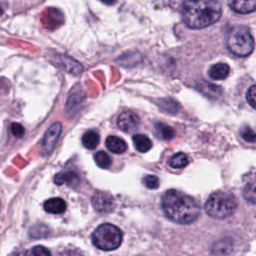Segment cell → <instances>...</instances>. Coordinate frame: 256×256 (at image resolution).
Masks as SVG:
<instances>
[{
  "label": "cell",
  "mask_w": 256,
  "mask_h": 256,
  "mask_svg": "<svg viewBox=\"0 0 256 256\" xmlns=\"http://www.w3.org/2000/svg\"><path fill=\"white\" fill-rule=\"evenodd\" d=\"M121 230L110 223L101 224L92 233L93 244L104 251L117 249L122 242Z\"/></svg>",
  "instance_id": "5b68a950"
},
{
  "label": "cell",
  "mask_w": 256,
  "mask_h": 256,
  "mask_svg": "<svg viewBox=\"0 0 256 256\" xmlns=\"http://www.w3.org/2000/svg\"><path fill=\"white\" fill-rule=\"evenodd\" d=\"M133 143L135 148L142 153L149 151L152 147L151 140L146 135H143V134H135L133 136Z\"/></svg>",
  "instance_id": "9a60e30c"
},
{
  "label": "cell",
  "mask_w": 256,
  "mask_h": 256,
  "mask_svg": "<svg viewBox=\"0 0 256 256\" xmlns=\"http://www.w3.org/2000/svg\"><path fill=\"white\" fill-rule=\"evenodd\" d=\"M143 184L149 189H156L159 187V179L154 175H147L143 178Z\"/></svg>",
  "instance_id": "44dd1931"
},
{
  "label": "cell",
  "mask_w": 256,
  "mask_h": 256,
  "mask_svg": "<svg viewBox=\"0 0 256 256\" xmlns=\"http://www.w3.org/2000/svg\"><path fill=\"white\" fill-rule=\"evenodd\" d=\"M155 131L157 136L163 140H171L175 137V131L172 127L161 122L155 124Z\"/></svg>",
  "instance_id": "2e32d148"
},
{
  "label": "cell",
  "mask_w": 256,
  "mask_h": 256,
  "mask_svg": "<svg viewBox=\"0 0 256 256\" xmlns=\"http://www.w3.org/2000/svg\"><path fill=\"white\" fill-rule=\"evenodd\" d=\"M161 206L164 214L171 221L179 224H190L200 214V207L196 200L175 189L167 190L163 194Z\"/></svg>",
  "instance_id": "7a4b0ae2"
},
{
  "label": "cell",
  "mask_w": 256,
  "mask_h": 256,
  "mask_svg": "<svg viewBox=\"0 0 256 256\" xmlns=\"http://www.w3.org/2000/svg\"><path fill=\"white\" fill-rule=\"evenodd\" d=\"M99 1L103 2L106 5H113L117 2V0H99Z\"/></svg>",
  "instance_id": "4316f807"
},
{
  "label": "cell",
  "mask_w": 256,
  "mask_h": 256,
  "mask_svg": "<svg viewBox=\"0 0 256 256\" xmlns=\"http://www.w3.org/2000/svg\"><path fill=\"white\" fill-rule=\"evenodd\" d=\"M31 253L33 255H40V256L41 255H50L51 254L50 251L47 250L46 248H44L43 246H35V247H33Z\"/></svg>",
  "instance_id": "484cf974"
},
{
  "label": "cell",
  "mask_w": 256,
  "mask_h": 256,
  "mask_svg": "<svg viewBox=\"0 0 256 256\" xmlns=\"http://www.w3.org/2000/svg\"><path fill=\"white\" fill-rule=\"evenodd\" d=\"M255 99H256V86L252 85L246 93V100L252 108H255Z\"/></svg>",
  "instance_id": "603a6c76"
},
{
  "label": "cell",
  "mask_w": 256,
  "mask_h": 256,
  "mask_svg": "<svg viewBox=\"0 0 256 256\" xmlns=\"http://www.w3.org/2000/svg\"><path fill=\"white\" fill-rule=\"evenodd\" d=\"M44 210L51 214H60L66 210V202L59 197L50 198L44 203Z\"/></svg>",
  "instance_id": "7c38bea8"
},
{
  "label": "cell",
  "mask_w": 256,
  "mask_h": 256,
  "mask_svg": "<svg viewBox=\"0 0 256 256\" xmlns=\"http://www.w3.org/2000/svg\"><path fill=\"white\" fill-rule=\"evenodd\" d=\"M229 7L240 14L254 12L256 9V0H227Z\"/></svg>",
  "instance_id": "9c48e42d"
},
{
  "label": "cell",
  "mask_w": 256,
  "mask_h": 256,
  "mask_svg": "<svg viewBox=\"0 0 256 256\" xmlns=\"http://www.w3.org/2000/svg\"><path fill=\"white\" fill-rule=\"evenodd\" d=\"M79 181H80L79 175L75 171H72V170L62 171V172L56 174L54 177V182L57 185L66 184L70 187H74L79 183Z\"/></svg>",
  "instance_id": "8fae6325"
},
{
  "label": "cell",
  "mask_w": 256,
  "mask_h": 256,
  "mask_svg": "<svg viewBox=\"0 0 256 256\" xmlns=\"http://www.w3.org/2000/svg\"><path fill=\"white\" fill-rule=\"evenodd\" d=\"M94 160L96 164L101 167V168H108L111 165V158L110 156L104 152V151H99L94 155Z\"/></svg>",
  "instance_id": "ffe728a7"
},
{
  "label": "cell",
  "mask_w": 256,
  "mask_h": 256,
  "mask_svg": "<svg viewBox=\"0 0 256 256\" xmlns=\"http://www.w3.org/2000/svg\"><path fill=\"white\" fill-rule=\"evenodd\" d=\"M226 45L230 52L238 57H245L252 53L254 39L247 26H233L227 33Z\"/></svg>",
  "instance_id": "3957f363"
},
{
  "label": "cell",
  "mask_w": 256,
  "mask_h": 256,
  "mask_svg": "<svg viewBox=\"0 0 256 256\" xmlns=\"http://www.w3.org/2000/svg\"><path fill=\"white\" fill-rule=\"evenodd\" d=\"M56 63L61 69L67 71L68 73L80 74L83 70L82 65L78 61L67 55H59L56 58Z\"/></svg>",
  "instance_id": "30bf717a"
},
{
  "label": "cell",
  "mask_w": 256,
  "mask_h": 256,
  "mask_svg": "<svg viewBox=\"0 0 256 256\" xmlns=\"http://www.w3.org/2000/svg\"><path fill=\"white\" fill-rule=\"evenodd\" d=\"M199 90L203 94L207 95L208 97H218L222 93L220 87H218L214 84H211V83H207V82H204V83L200 84L199 85Z\"/></svg>",
  "instance_id": "ac0fdd59"
},
{
  "label": "cell",
  "mask_w": 256,
  "mask_h": 256,
  "mask_svg": "<svg viewBox=\"0 0 256 256\" xmlns=\"http://www.w3.org/2000/svg\"><path fill=\"white\" fill-rule=\"evenodd\" d=\"M62 132V125L59 122L53 123L45 132L41 143V154L49 155L55 148Z\"/></svg>",
  "instance_id": "8992f818"
},
{
  "label": "cell",
  "mask_w": 256,
  "mask_h": 256,
  "mask_svg": "<svg viewBox=\"0 0 256 256\" xmlns=\"http://www.w3.org/2000/svg\"><path fill=\"white\" fill-rule=\"evenodd\" d=\"M222 15L219 0H186L181 7L183 23L191 29H203L216 23Z\"/></svg>",
  "instance_id": "6da1fadb"
},
{
  "label": "cell",
  "mask_w": 256,
  "mask_h": 256,
  "mask_svg": "<svg viewBox=\"0 0 256 256\" xmlns=\"http://www.w3.org/2000/svg\"><path fill=\"white\" fill-rule=\"evenodd\" d=\"M91 201L94 209L100 213H108L114 208V199L106 192H96Z\"/></svg>",
  "instance_id": "52a82bcc"
},
{
  "label": "cell",
  "mask_w": 256,
  "mask_h": 256,
  "mask_svg": "<svg viewBox=\"0 0 256 256\" xmlns=\"http://www.w3.org/2000/svg\"><path fill=\"white\" fill-rule=\"evenodd\" d=\"M11 132H12V134H13L15 137L19 138V137H22V136H23V134H24V128H23V126H22L21 124H19V123H12V124H11Z\"/></svg>",
  "instance_id": "d4e9b609"
},
{
  "label": "cell",
  "mask_w": 256,
  "mask_h": 256,
  "mask_svg": "<svg viewBox=\"0 0 256 256\" xmlns=\"http://www.w3.org/2000/svg\"><path fill=\"white\" fill-rule=\"evenodd\" d=\"M189 163V158L184 153H177L173 155L169 161V165L173 168H183Z\"/></svg>",
  "instance_id": "d6986e66"
},
{
  "label": "cell",
  "mask_w": 256,
  "mask_h": 256,
  "mask_svg": "<svg viewBox=\"0 0 256 256\" xmlns=\"http://www.w3.org/2000/svg\"><path fill=\"white\" fill-rule=\"evenodd\" d=\"M106 147L113 153L121 154L126 151L127 145L125 141L117 136H108L105 141Z\"/></svg>",
  "instance_id": "5bb4252c"
},
{
  "label": "cell",
  "mask_w": 256,
  "mask_h": 256,
  "mask_svg": "<svg viewBox=\"0 0 256 256\" xmlns=\"http://www.w3.org/2000/svg\"><path fill=\"white\" fill-rule=\"evenodd\" d=\"M230 72V68L226 63H217L212 65L209 70L208 74L210 78L214 80H223L225 79Z\"/></svg>",
  "instance_id": "4fadbf2b"
},
{
  "label": "cell",
  "mask_w": 256,
  "mask_h": 256,
  "mask_svg": "<svg viewBox=\"0 0 256 256\" xmlns=\"http://www.w3.org/2000/svg\"><path fill=\"white\" fill-rule=\"evenodd\" d=\"M140 124L139 116L131 111H125L118 116L117 125L124 132H131L138 128Z\"/></svg>",
  "instance_id": "ba28073f"
},
{
  "label": "cell",
  "mask_w": 256,
  "mask_h": 256,
  "mask_svg": "<svg viewBox=\"0 0 256 256\" xmlns=\"http://www.w3.org/2000/svg\"><path fill=\"white\" fill-rule=\"evenodd\" d=\"M241 135L243 137V139L247 142H251V143H254L255 142V133L254 131L249 128V127H246L242 132H241Z\"/></svg>",
  "instance_id": "cb8c5ba5"
},
{
  "label": "cell",
  "mask_w": 256,
  "mask_h": 256,
  "mask_svg": "<svg viewBox=\"0 0 256 256\" xmlns=\"http://www.w3.org/2000/svg\"><path fill=\"white\" fill-rule=\"evenodd\" d=\"M236 209V198L227 192H214L208 197L205 203L206 213L217 219H223L232 215Z\"/></svg>",
  "instance_id": "277c9868"
},
{
  "label": "cell",
  "mask_w": 256,
  "mask_h": 256,
  "mask_svg": "<svg viewBox=\"0 0 256 256\" xmlns=\"http://www.w3.org/2000/svg\"><path fill=\"white\" fill-rule=\"evenodd\" d=\"M244 197L247 199V201H250L251 203L255 202V185L254 183H249L245 190H244Z\"/></svg>",
  "instance_id": "7402d4cb"
},
{
  "label": "cell",
  "mask_w": 256,
  "mask_h": 256,
  "mask_svg": "<svg viewBox=\"0 0 256 256\" xmlns=\"http://www.w3.org/2000/svg\"><path fill=\"white\" fill-rule=\"evenodd\" d=\"M3 12H4V9H3V7L1 6V4H0V15H1Z\"/></svg>",
  "instance_id": "83f0119b"
},
{
  "label": "cell",
  "mask_w": 256,
  "mask_h": 256,
  "mask_svg": "<svg viewBox=\"0 0 256 256\" xmlns=\"http://www.w3.org/2000/svg\"><path fill=\"white\" fill-rule=\"evenodd\" d=\"M100 140L99 134L94 130L87 131L82 137V144L87 149H94L98 145Z\"/></svg>",
  "instance_id": "e0dca14e"
}]
</instances>
